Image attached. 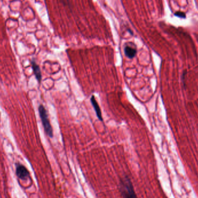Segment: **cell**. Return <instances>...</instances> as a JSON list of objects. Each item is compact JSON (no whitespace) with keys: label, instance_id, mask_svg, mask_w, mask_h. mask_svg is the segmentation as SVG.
I'll return each instance as SVG.
<instances>
[{"label":"cell","instance_id":"cell-1","mask_svg":"<svg viewBox=\"0 0 198 198\" xmlns=\"http://www.w3.org/2000/svg\"><path fill=\"white\" fill-rule=\"evenodd\" d=\"M120 190L123 198H137L132 183L128 176L121 180Z\"/></svg>","mask_w":198,"mask_h":198},{"label":"cell","instance_id":"cell-2","mask_svg":"<svg viewBox=\"0 0 198 198\" xmlns=\"http://www.w3.org/2000/svg\"><path fill=\"white\" fill-rule=\"evenodd\" d=\"M38 111L40 118L42 121V125L45 130L46 133L50 137H53L54 133L53 129L50 123V119L48 118V115L47 114V111L45 110V107L42 105H40L38 107Z\"/></svg>","mask_w":198,"mask_h":198},{"label":"cell","instance_id":"cell-3","mask_svg":"<svg viewBox=\"0 0 198 198\" xmlns=\"http://www.w3.org/2000/svg\"><path fill=\"white\" fill-rule=\"evenodd\" d=\"M16 175L19 179L22 180L26 179L29 175V173L27 169L22 164H18L16 167Z\"/></svg>","mask_w":198,"mask_h":198},{"label":"cell","instance_id":"cell-4","mask_svg":"<svg viewBox=\"0 0 198 198\" xmlns=\"http://www.w3.org/2000/svg\"><path fill=\"white\" fill-rule=\"evenodd\" d=\"M91 104H92V106L93 107L94 110L95 111L96 114L97 115V118H98L99 120L102 121H103V117H102V111H101L99 104L97 103V102L96 101L95 97L94 96H91Z\"/></svg>","mask_w":198,"mask_h":198},{"label":"cell","instance_id":"cell-5","mask_svg":"<svg viewBox=\"0 0 198 198\" xmlns=\"http://www.w3.org/2000/svg\"><path fill=\"white\" fill-rule=\"evenodd\" d=\"M31 65L36 79L38 81V82H41V81L42 79V75L39 65L36 63V62L34 60L31 61Z\"/></svg>","mask_w":198,"mask_h":198},{"label":"cell","instance_id":"cell-6","mask_svg":"<svg viewBox=\"0 0 198 198\" xmlns=\"http://www.w3.org/2000/svg\"><path fill=\"white\" fill-rule=\"evenodd\" d=\"M124 52L127 57L129 59H133L136 56L137 54V50L130 45H126L124 49Z\"/></svg>","mask_w":198,"mask_h":198},{"label":"cell","instance_id":"cell-7","mask_svg":"<svg viewBox=\"0 0 198 198\" xmlns=\"http://www.w3.org/2000/svg\"><path fill=\"white\" fill-rule=\"evenodd\" d=\"M175 16L180 18H186V15H185V13L182 12H177L175 13Z\"/></svg>","mask_w":198,"mask_h":198}]
</instances>
